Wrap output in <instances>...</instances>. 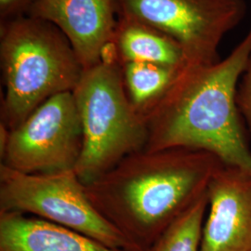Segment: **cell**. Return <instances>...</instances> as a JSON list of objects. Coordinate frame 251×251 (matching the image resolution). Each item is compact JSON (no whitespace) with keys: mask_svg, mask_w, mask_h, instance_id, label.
Instances as JSON below:
<instances>
[{"mask_svg":"<svg viewBox=\"0 0 251 251\" xmlns=\"http://www.w3.org/2000/svg\"><path fill=\"white\" fill-rule=\"evenodd\" d=\"M224 163L206 151L171 148L126 156L85 184L91 204L140 251H147L207 192Z\"/></svg>","mask_w":251,"mask_h":251,"instance_id":"obj_1","label":"cell"},{"mask_svg":"<svg viewBox=\"0 0 251 251\" xmlns=\"http://www.w3.org/2000/svg\"><path fill=\"white\" fill-rule=\"evenodd\" d=\"M251 53V25L224 60L183 68L144 115L148 129L144 150H201L225 165L251 171V150L236 103L237 86Z\"/></svg>","mask_w":251,"mask_h":251,"instance_id":"obj_2","label":"cell"},{"mask_svg":"<svg viewBox=\"0 0 251 251\" xmlns=\"http://www.w3.org/2000/svg\"><path fill=\"white\" fill-rule=\"evenodd\" d=\"M0 65L5 87L1 123L9 129L47 100L73 92L85 71L63 32L30 16L0 23Z\"/></svg>","mask_w":251,"mask_h":251,"instance_id":"obj_3","label":"cell"},{"mask_svg":"<svg viewBox=\"0 0 251 251\" xmlns=\"http://www.w3.org/2000/svg\"><path fill=\"white\" fill-rule=\"evenodd\" d=\"M83 130L75 171L84 184L98 179L148 141L145 118L131 104L121 66L114 56L85 70L73 91Z\"/></svg>","mask_w":251,"mask_h":251,"instance_id":"obj_4","label":"cell"},{"mask_svg":"<svg viewBox=\"0 0 251 251\" xmlns=\"http://www.w3.org/2000/svg\"><path fill=\"white\" fill-rule=\"evenodd\" d=\"M0 211L33 216L111 248L140 251L91 204L75 171L30 174L0 164Z\"/></svg>","mask_w":251,"mask_h":251,"instance_id":"obj_5","label":"cell"},{"mask_svg":"<svg viewBox=\"0 0 251 251\" xmlns=\"http://www.w3.org/2000/svg\"><path fill=\"white\" fill-rule=\"evenodd\" d=\"M119 18L154 27L181 47L186 66L217 63L218 48L247 11L245 0H116Z\"/></svg>","mask_w":251,"mask_h":251,"instance_id":"obj_6","label":"cell"},{"mask_svg":"<svg viewBox=\"0 0 251 251\" xmlns=\"http://www.w3.org/2000/svg\"><path fill=\"white\" fill-rule=\"evenodd\" d=\"M82 149L83 130L75 96L63 92L9 129L1 164L30 174L75 171Z\"/></svg>","mask_w":251,"mask_h":251,"instance_id":"obj_7","label":"cell"},{"mask_svg":"<svg viewBox=\"0 0 251 251\" xmlns=\"http://www.w3.org/2000/svg\"><path fill=\"white\" fill-rule=\"evenodd\" d=\"M207 201L200 251H251V171L224 164Z\"/></svg>","mask_w":251,"mask_h":251,"instance_id":"obj_8","label":"cell"},{"mask_svg":"<svg viewBox=\"0 0 251 251\" xmlns=\"http://www.w3.org/2000/svg\"><path fill=\"white\" fill-rule=\"evenodd\" d=\"M116 13V0H36L28 16L58 27L87 70L102 61L112 43Z\"/></svg>","mask_w":251,"mask_h":251,"instance_id":"obj_9","label":"cell"},{"mask_svg":"<svg viewBox=\"0 0 251 251\" xmlns=\"http://www.w3.org/2000/svg\"><path fill=\"white\" fill-rule=\"evenodd\" d=\"M0 251H133L115 249L68 228L0 211Z\"/></svg>","mask_w":251,"mask_h":251,"instance_id":"obj_10","label":"cell"},{"mask_svg":"<svg viewBox=\"0 0 251 251\" xmlns=\"http://www.w3.org/2000/svg\"><path fill=\"white\" fill-rule=\"evenodd\" d=\"M119 63L141 62L182 70L186 59L181 47L160 30L143 23L119 18L111 43Z\"/></svg>","mask_w":251,"mask_h":251,"instance_id":"obj_11","label":"cell"},{"mask_svg":"<svg viewBox=\"0 0 251 251\" xmlns=\"http://www.w3.org/2000/svg\"><path fill=\"white\" fill-rule=\"evenodd\" d=\"M127 97L144 115L164 97L181 70L141 62L119 63Z\"/></svg>","mask_w":251,"mask_h":251,"instance_id":"obj_12","label":"cell"},{"mask_svg":"<svg viewBox=\"0 0 251 251\" xmlns=\"http://www.w3.org/2000/svg\"><path fill=\"white\" fill-rule=\"evenodd\" d=\"M207 205L206 192L147 251H200Z\"/></svg>","mask_w":251,"mask_h":251,"instance_id":"obj_13","label":"cell"},{"mask_svg":"<svg viewBox=\"0 0 251 251\" xmlns=\"http://www.w3.org/2000/svg\"><path fill=\"white\" fill-rule=\"evenodd\" d=\"M236 103L251 132V53L237 86Z\"/></svg>","mask_w":251,"mask_h":251,"instance_id":"obj_14","label":"cell"},{"mask_svg":"<svg viewBox=\"0 0 251 251\" xmlns=\"http://www.w3.org/2000/svg\"><path fill=\"white\" fill-rule=\"evenodd\" d=\"M36 0H0V23L28 16Z\"/></svg>","mask_w":251,"mask_h":251,"instance_id":"obj_15","label":"cell"}]
</instances>
